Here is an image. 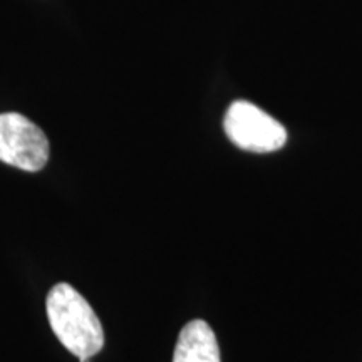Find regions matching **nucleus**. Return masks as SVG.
<instances>
[{"instance_id": "obj_1", "label": "nucleus", "mask_w": 362, "mask_h": 362, "mask_svg": "<svg viewBox=\"0 0 362 362\" xmlns=\"http://www.w3.org/2000/svg\"><path fill=\"white\" fill-rule=\"evenodd\" d=\"M47 319L59 342L76 357H93L104 347L101 320L69 284L54 285L45 300Z\"/></svg>"}, {"instance_id": "obj_2", "label": "nucleus", "mask_w": 362, "mask_h": 362, "mask_svg": "<svg viewBox=\"0 0 362 362\" xmlns=\"http://www.w3.org/2000/svg\"><path fill=\"white\" fill-rule=\"evenodd\" d=\"M223 126L230 141L245 151H277L287 141V131L284 126L248 101L230 104Z\"/></svg>"}, {"instance_id": "obj_3", "label": "nucleus", "mask_w": 362, "mask_h": 362, "mask_svg": "<svg viewBox=\"0 0 362 362\" xmlns=\"http://www.w3.org/2000/svg\"><path fill=\"white\" fill-rule=\"evenodd\" d=\"M49 153V139L37 124L19 112L0 115V161L35 173L47 165Z\"/></svg>"}, {"instance_id": "obj_4", "label": "nucleus", "mask_w": 362, "mask_h": 362, "mask_svg": "<svg viewBox=\"0 0 362 362\" xmlns=\"http://www.w3.org/2000/svg\"><path fill=\"white\" fill-rule=\"evenodd\" d=\"M173 362H220L218 342L205 320H192L181 329Z\"/></svg>"}]
</instances>
